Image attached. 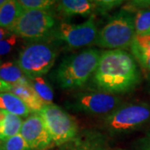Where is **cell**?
Here are the masks:
<instances>
[{"label":"cell","instance_id":"obj_1","mask_svg":"<svg viewBox=\"0 0 150 150\" xmlns=\"http://www.w3.org/2000/svg\"><path fill=\"white\" fill-rule=\"evenodd\" d=\"M140 81L136 60L122 49L103 52L93 75V82L100 91L113 95L133 91Z\"/></svg>","mask_w":150,"mask_h":150},{"label":"cell","instance_id":"obj_2","mask_svg":"<svg viewBox=\"0 0 150 150\" xmlns=\"http://www.w3.org/2000/svg\"><path fill=\"white\" fill-rule=\"evenodd\" d=\"M101 54L88 48L65 58L56 71V80L63 88L81 87L96 71Z\"/></svg>","mask_w":150,"mask_h":150},{"label":"cell","instance_id":"obj_3","mask_svg":"<svg viewBox=\"0 0 150 150\" xmlns=\"http://www.w3.org/2000/svg\"><path fill=\"white\" fill-rule=\"evenodd\" d=\"M136 35L134 17L121 10L116 13L98 33L95 44L110 50L130 48Z\"/></svg>","mask_w":150,"mask_h":150},{"label":"cell","instance_id":"obj_4","mask_svg":"<svg viewBox=\"0 0 150 150\" xmlns=\"http://www.w3.org/2000/svg\"><path fill=\"white\" fill-rule=\"evenodd\" d=\"M150 121V104L134 103L121 105L104 119V127L110 134H129Z\"/></svg>","mask_w":150,"mask_h":150},{"label":"cell","instance_id":"obj_5","mask_svg":"<svg viewBox=\"0 0 150 150\" xmlns=\"http://www.w3.org/2000/svg\"><path fill=\"white\" fill-rule=\"evenodd\" d=\"M57 59V50L53 45L38 41L28 44L20 52L17 64L31 79L42 77L52 69Z\"/></svg>","mask_w":150,"mask_h":150},{"label":"cell","instance_id":"obj_6","mask_svg":"<svg viewBox=\"0 0 150 150\" xmlns=\"http://www.w3.org/2000/svg\"><path fill=\"white\" fill-rule=\"evenodd\" d=\"M55 28V18L48 10H23L11 31L22 38L41 41L53 35Z\"/></svg>","mask_w":150,"mask_h":150},{"label":"cell","instance_id":"obj_7","mask_svg":"<svg viewBox=\"0 0 150 150\" xmlns=\"http://www.w3.org/2000/svg\"><path fill=\"white\" fill-rule=\"evenodd\" d=\"M55 145H63L78 136L79 129L75 119L54 103L45 105L38 112Z\"/></svg>","mask_w":150,"mask_h":150},{"label":"cell","instance_id":"obj_8","mask_svg":"<svg viewBox=\"0 0 150 150\" xmlns=\"http://www.w3.org/2000/svg\"><path fill=\"white\" fill-rule=\"evenodd\" d=\"M70 105L75 111L107 117L122 105V99L105 92H84L74 96Z\"/></svg>","mask_w":150,"mask_h":150},{"label":"cell","instance_id":"obj_9","mask_svg":"<svg viewBox=\"0 0 150 150\" xmlns=\"http://www.w3.org/2000/svg\"><path fill=\"white\" fill-rule=\"evenodd\" d=\"M98 33L96 23L91 18L80 24L61 23L56 26L53 35L70 48H79L95 43Z\"/></svg>","mask_w":150,"mask_h":150},{"label":"cell","instance_id":"obj_10","mask_svg":"<svg viewBox=\"0 0 150 150\" xmlns=\"http://www.w3.org/2000/svg\"><path fill=\"white\" fill-rule=\"evenodd\" d=\"M20 134L32 150H46L54 144L38 113L28 116L23 121Z\"/></svg>","mask_w":150,"mask_h":150},{"label":"cell","instance_id":"obj_11","mask_svg":"<svg viewBox=\"0 0 150 150\" xmlns=\"http://www.w3.org/2000/svg\"><path fill=\"white\" fill-rule=\"evenodd\" d=\"M129 48L136 62L150 73V34L135 35Z\"/></svg>","mask_w":150,"mask_h":150},{"label":"cell","instance_id":"obj_12","mask_svg":"<svg viewBox=\"0 0 150 150\" xmlns=\"http://www.w3.org/2000/svg\"><path fill=\"white\" fill-rule=\"evenodd\" d=\"M10 92L18 97L32 112L38 113L45 106L37 93L33 89L31 83L13 85Z\"/></svg>","mask_w":150,"mask_h":150},{"label":"cell","instance_id":"obj_13","mask_svg":"<svg viewBox=\"0 0 150 150\" xmlns=\"http://www.w3.org/2000/svg\"><path fill=\"white\" fill-rule=\"evenodd\" d=\"M69 143V150H108L102 136L94 132H87L77 136Z\"/></svg>","mask_w":150,"mask_h":150},{"label":"cell","instance_id":"obj_14","mask_svg":"<svg viewBox=\"0 0 150 150\" xmlns=\"http://www.w3.org/2000/svg\"><path fill=\"white\" fill-rule=\"evenodd\" d=\"M57 9L67 16L88 15L95 11L93 1L88 0H62L59 1Z\"/></svg>","mask_w":150,"mask_h":150},{"label":"cell","instance_id":"obj_15","mask_svg":"<svg viewBox=\"0 0 150 150\" xmlns=\"http://www.w3.org/2000/svg\"><path fill=\"white\" fill-rule=\"evenodd\" d=\"M0 109L19 117H26L32 112L18 97L11 92L0 93Z\"/></svg>","mask_w":150,"mask_h":150},{"label":"cell","instance_id":"obj_16","mask_svg":"<svg viewBox=\"0 0 150 150\" xmlns=\"http://www.w3.org/2000/svg\"><path fill=\"white\" fill-rule=\"evenodd\" d=\"M0 79L12 86L30 83L27 75L13 62H5L0 65Z\"/></svg>","mask_w":150,"mask_h":150},{"label":"cell","instance_id":"obj_17","mask_svg":"<svg viewBox=\"0 0 150 150\" xmlns=\"http://www.w3.org/2000/svg\"><path fill=\"white\" fill-rule=\"evenodd\" d=\"M23 9L17 0H6L0 7V27L11 30Z\"/></svg>","mask_w":150,"mask_h":150},{"label":"cell","instance_id":"obj_18","mask_svg":"<svg viewBox=\"0 0 150 150\" xmlns=\"http://www.w3.org/2000/svg\"><path fill=\"white\" fill-rule=\"evenodd\" d=\"M23 121L21 117L5 112V116L0 121V141L20 134Z\"/></svg>","mask_w":150,"mask_h":150},{"label":"cell","instance_id":"obj_19","mask_svg":"<svg viewBox=\"0 0 150 150\" xmlns=\"http://www.w3.org/2000/svg\"><path fill=\"white\" fill-rule=\"evenodd\" d=\"M30 83L45 105L53 103L54 92L47 81L42 77L33 78L30 79Z\"/></svg>","mask_w":150,"mask_h":150},{"label":"cell","instance_id":"obj_20","mask_svg":"<svg viewBox=\"0 0 150 150\" xmlns=\"http://www.w3.org/2000/svg\"><path fill=\"white\" fill-rule=\"evenodd\" d=\"M136 35L150 34V8L140 10L134 17Z\"/></svg>","mask_w":150,"mask_h":150},{"label":"cell","instance_id":"obj_21","mask_svg":"<svg viewBox=\"0 0 150 150\" xmlns=\"http://www.w3.org/2000/svg\"><path fill=\"white\" fill-rule=\"evenodd\" d=\"M0 150H32L20 134L0 141Z\"/></svg>","mask_w":150,"mask_h":150},{"label":"cell","instance_id":"obj_22","mask_svg":"<svg viewBox=\"0 0 150 150\" xmlns=\"http://www.w3.org/2000/svg\"><path fill=\"white\" fill-rule=\"evenodd\" d=\"M23 10H48L56 4L54 0H18Z\"/></svg>","mask_w":150,"mask_h":150},{"label":"cell","instance_id":"obj_23","mask_svg":"<svg viewBox=\"0 0 150 150\" xmlns=\"http://www.w3.org/2000/svg\"><path fill=\"white\" fill-rule=\"evenodd\" d=\"M19 37L13 33L9 37H7L0 40V57L9 54L13 50L18 43Z\"/></svg>","mask_w":150,"mask_h":150},{"label":"cell","instance_id":"obj_24","mask_svg":"<svg viewBox=\"0 0 150 150\" xmlns=\"http://www.w3.org/2000/svg\"><path fill=\"white\" fill-rule=\"evenodd\" d=\"M95 5V10L99 12L100 13H104L108 11L112 10L117 8L118 6L123 4L121 0H99V1H93Z\"/></svg>","mask_w":150,"mask_h":150},{"label":"cell","instance_id":"obj_25","mask_svg":"<svg viewBox=\"0 0 150 150\" xmlns=\"http://www.w3.org/2000/svg\"><path fill=\"white\" fill-rule=\"evenodd\" d=\"M150 8L149 0H139V1H130L123 8V10L127 11L129 13L132 12H139L140 10H144Z\"/></svg>","mask_w":150,"mask_h":150},{"label":"cell","instance_id":"obj_26","mask_svg":"<svg viewBox=\"0 0 150 150\" xmlns=\"http://www.w3.org/2000/svg\"><path fill=\"white\" fill-rule=\"evenodd\" d=\"M139 149L140 150H150V138L145 137L139 141Z\"/></svg>","mask_w":150,"mask_h":150},{"label":"cell","instance_id":"obj_27","mask_svg":"<svg viewBox=\"0 0 150 150\" xmlns=\"http://www.w3.org/2000/svg\"><path fill=\"white\" fill-rule=\"evenodd\" d=\"M12 87L13 86L0 79V93H5V92H10L11 89H12Z\"/></svg>","mask_w":150,"mask_h":150},{"label":"cell","instance_id":"obj_28","mask_svg":"<svg viewBox=\"0 0 150 150\" xmlns=\"http://www.w3.org/2000/svg\"><path fill=\"white\" fill-rule=\"evenodd\" d=\"M12 34H13V33H12L11 30L0 27V40L4 39V38H5L7 37H9Z\"/></svg>","mask_w":150,"mask_h":150},{"label":"cell","instance_id":"obj_29","mask_svg":"<svg viewBox=\"0 0 150 150\" xmlns=\"http://www.w3.org/2000/svg\"><path fill=\"white\" fill-rule=\"evenodd\" d=\"M5 2H6V0H0V7L3 5Z\"/></svg>","mask_w":150,"mask_h":150},{"label":"cell","instance_id":"obj_30","mask_svg":"<svg viewBox=\"0 0 150 150\" xmlns=\"http://www.w3.org/2000/svg\"><path fill=\"white\" fill-rule=\"evenodd\" d=\"M146 137H149L150 138V129H149V130L148 131V134H147V136H146Z\"/></svg>","mask_w":150,"mask_h":150},{"label":"cell","instance_id":"obj_31","mask_svg":"<svg viewBox=\"0 0 150 150\" xmlns=\"http://www.w3.org/2000/svg\"><path fill=\"white\" fill-rule=\"evenodd\" d=\"M149 89H150V73L149 74Z\"/></svg>","mask_w":150,"mask_h":150},{"label":"cell","instance_id":"obj_32","mask_svg":"<svg viewBox=\"0 0 150 150\" xmlns=\"http://www.w3.org/2000/svg\"><path fill=\"white\" fill-rule=\"evenodd\" d=\"M2 64V60H1V59H0V65Z\"/></svg>","mask_w":150,"mask_h":150},{"label":"cell","instance_id":"obj_33","mask_svg":"<svg viewBox=\"0 0 150 150\" xmlns=\"http://www.w3.org/2000/svg\"><path fill=\"white\" fill-rule=\"evenodd\" d=\"M118 150H123V149H118Z\"/></svg>","mask_w":150,"mask_h":150}]
</instances>
